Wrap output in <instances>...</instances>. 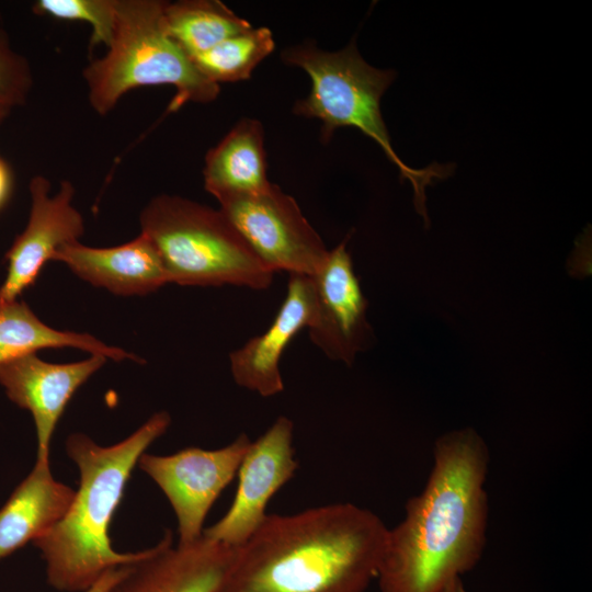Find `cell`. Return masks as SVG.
I'll return each instance as SVG.
<instances>
[{
    "label": "cell",
    "mask_w": 592,
    "mask_h": 592,
    "mask_svg": "<svg viewBox=\"0 0 592 592\" xmlns=\"http://www.w3.org/2000/svg\"><path fill=\"white\" fill-rule=\"evenodd\" d=\"M13 190V175L11 168L4 159L0 157V210L8 203Z\"/></svg>",
    "instance_id": "cell-24"
},
{
    "label": "cell",
    "mask_w": 592,
    "mask_h": 592,
    "mask_svg": "<svg viewBox=\"0 0 592 592\" xmlns=\"http://www.w3.org/2000/svg\"><path fill=\"white\" fill-rule=\"evenodd\" d=\"M163 21L170 37L190 59L252 29L247 20L218 0L164 2Z\"/></svg>",
    "instance_id": "cell-19"
},
{
    "label": "cell",
    "mask_w": 592,
    "mask_h": 592,
    "mask_svg": "<svg viewBox=\"0 0 592 592\" xmlns=\"http://www.w3.org/2000/svg\"><path fill=\"white\" fill-rule=\"evenodd\" d=\"M32 84L27 59L12 49L7 33L0 30V104L10 109L24 104Z\"/></svg>",
    "instance_id": "cell-22"
},
{
    "label": "cell",
    "mask_w": 592,
    "mask_h": 592,
    "mask_svg": "<svg viewBox=\"0 0 592 592\" xmlns=\"http://www.w3.org/2000/svg\"><path fill=\"white\" fill-rule=\"evenodd\" d=\"M282 59L304 69L311 79L309 94L295 102L294 113L321 121V139L328 141L337 128L354 127L372 138L413 187V204L428 227L425 187L435 179H445L453 164L431 163L424 169L407 166L392 148L380 112V99L396 78L391 69L367 64L357 50L355 38L343 49L326 52L314 43L283 50Z\"/></svg>",
    "instance_id": "cell-4"
},
{
    "label": "cell",
    "mask_w": 592,
    "mask_h": 592,
    "mask_svg": "<svg viewBox=\"0 0 592 592\" xmlns=\"http://www.w3.org/2000/svg\"><path fill=\"white\" fill-rule=\"evenodd\" d=\"M315 310L312 277L291 274L286 296L271 326L230 354L235 383L262 397L281 394L284 390L280 369L282 354L294 337L310 326Z\"/></svg>",
    "instance_id": "cell-14"
},
{
    "label": "cell",
    "mask_w": 592,
    "mask_h": 592,
    "mask_svg": "<svg viewBox=\"0 0 592 592\" xmlns=\"http://www.w3.org/2000/svg\"><path fill=\"white\" fill-rule=\"evenodd\" d=\"M12 109L0 104V124L5 119V117L10 114Z\"/></svg>",
    "instance_id": "cell-26"
},
{
    "label": "cell",
    "mask_w": 592,
    "mask_h": 592,
    "mask_svg": "<svg viewBox=\"0 0 592 592\" xmlns=\"http://www.w3.org/2000/svg\"><path fill=\"white\" fill-rule=\"evenodd\" d=\"M170 423L167 411L156 412L132 435L111 446H100L82 433L69 435L66 451L79 468V488L64 517L33 542L46 562L50 587L83 592L106 571L143 555L144 550H114L110 525L133 468Z\"/></svg>",
    "instance_id": "cell-3"
},
{
    "label": "cell",
    "mask_w": 592,
    "mask_h": 592,
    "mask_svg": "<svg viewBox=\"0 0 592 592\" xmlns=\"http://www.w3.org/2000/svg\"><path fill=\"white\" fill-rule=\"evenodd\" d=\"M205 190L217 201L265 191L264 132L254 118H241L205 157Z\"/></svg>",
    "instance_id": "cell-17"
},
{
    "label": "cell",
    "mask_w": 592,
    "mask_h": 592,
    "mask_svg": "<svg viewBox=\"0 0 592 592\" xmlns=\"http://www.w3.org/2000/svg\"><path fill=\"white\" fill-rule=\"evenodd\" d=\"M76 348L113 361L139 356L109 346L88 333L56 330L45 325L22 300L0 301V365L43 349Z\"/></svg>",
    "instance_id": "cell-18"
},
{
    "label": "cell",
    "mask_w": 592,
    "mask_h": 592,
    "mask_svg": "<svg viewBox=\"0 0 592 592\" xmlns=\"http://www.w3.org/2000/svg\"><path fill=\"white\" fill-rule=\"evenodd\" d=\"M388 527L350 502L267 514L239 547L218 592H366Z\"/></svg>",
    "instance_id": "cell-2"
},
{
    "label": "cell",
    "mask_w": 592,
    "mask_h": 592,
    "mask_svg": "<svg viewBox=\"0 0 592 592\" xmlns=\"http://www.w3.org/2000/svg\"><path fill=\"white\" fill-rule=\"evenodd\" d=\"M29 190V221L4 255L7 275L0 286V301L16 300L35 283L54 253L78 241L84 231L83 218L71 205L75 189L69 181H62L59 192L50 195L49 180L36 175Z\"/></svg>",
    "instance_id": "cell-10"
},
{
    "label": "cell",
    "mask_w": 592,
    "mask_h": 592,
    "mask_svg": "<svg viewBox=\"0 0 592 592\" xmlns=\"http://www.w3.org/2000/svg\"><path fill=\"white\" fill-rule=\"evenodd\" d=\"M490 455L470 428L440 436L426 483L388 528L376 580L380 592H443L480 561L487 537Z\"/></svg>",
    "instance_id": "cell-1"
},
{
    "label": "cell",
    "mask_w": 592,
    "mask_h": 592,
    "mask_svg": "<svg viewBox=\"0 0 592 592\" xmlns=\"http://www.w3.org/2000/svg\"><path fill=\"white\" fill-rule=\"evenodd\" d=\"M32 10L66 21H83L91 25L90 47L112 42L115 29V0H38Z\"/></svg>",
    "instance_id": "cell-21"
},
{
    "label": "cell",
    "mask_w": 592,
    "mask_h": 592,
    "mask_svg": "<svg viewBox=\"0 0 592 592\" xmlns=\"http://www.w3.org/2000/svg\"><path fill=\"white\" fill-rule=\"evenodd\" d=\"M75 493L55 480L49 459L37 458L0 509V560L53 528L68 511Z\"/></svg>",
    "instance_id": "cell-16"
},
{
    "label": "cell",
    "mask_w": 592,
    "mask_h": 592,
    "mask_svg": "<svg viewBox=\"0 0 592 592\" xmlns=\"http://www.w3.org/2000/svg\"><path fill=\"white\" fill-rule=\"evenodd\" d=\"M250 442L240 434L217 449L190 446L171 455L140 456L139 468L159 486L175 513L179 544L203 536L206 515L237 476Z\"/></svg>",
    "instance_id": "cell-8"
},
{
    "label": "cell",
    "mask_w": 592,
    "mask_h": 592,
    "mask_svg": "<svg viewBox=\"0 0 592 592\" xmlns=\"http://www.w3.org/2000/svg\"><path fill=\"white\" fill-rule=\"evenodd\" d=\"M350 235L329 250L325 264L312 275L316 310L308 327L310 341L327 357L351 366L372 339L367 300L346 249Z\"/></svg>",
    "instance_id": "cell-11"
},
{
    "label": "cell",
    "mask_w": 592,
    "mask_h": 592,
    "mask_svg": "<svg viewBox=\"0 0 592 592\" xmlns=\"http://www.w3.org/2000/svg\"><path fill=\"white\" fill-rule=\"evenodd\" d=\"M52 260L64 262L80 278L121 296L147 295L169 283L157 248L143 232L111 248L67 243Z\"/></svg>",
    "instance_id": "cell-15"
},
{
    "label": "cell",
    "mask_w": 592,
    "mask_h": 592,
    "mask_svg": "<svg viewBox=\"0 0 592 592\" xmlns=\"http://www.w3.org/2000/svg\"><path fill=\"white\" fill-rule=\"evenodd\" d=\"M274 47L271 30L252 27L221 41L191 60L212 82H235L249 79L253 69Z\"/></svg>",
    "instance_id": "cell-20"
},
{
    "label": "cell",
    "mask_w": 592,
    "mask_h": 592,
    "mask_svg": "<svg viewBox=\"0 0 592 592\" xmlns=\"http://www.w3.org/2000/svg\"><path fill=\"white\" fill-rule=\"evenodd\" d=\"M294 424L278 417L250 445L237 471L238 487L227 512L203 536L237 548L266 517L273 496L295 475L298 463L293 446Z\"/></svg>",
    "instance_id": "cell-9"
},
{
    "label": "cell",
    "mask_w": 592,
    "mask_h": 592,
    "mask_svg": "<svg viewBox=\"0 0 592 592\" xmlns=\"http://www.w3.org/2000/svg\"><path fill=\"white\" fill-rule=\"evenodd\" d=\"M105 361L92 354L83 361L54 364L31 353L0 365V385L8 398L33 415L37 458L49 459L50 440L67 403Z\"/></svg>",
    "instance_id": "cell-13"
},
{
    "label": "cell",
    "mask_w": 592,
    "mask_h": 592,
    "mask_svg": "<svg viewBox=\"0 0 592 592\" xmlns=\"http://www.w3.org/2000/svg\"><path fill=\"white\" fill-rule=\"evenodd\" d=\"M235 548L202 536L173 545L167 532L153 547L127 565L111 592H218L231 566Z\"/></svg>",
    "instance_id": "cell-12"
},
{
    "label": "cell",
    "mask_w": 592,
    "mask_h": 592,
    "mask_svg": "<svg viewBox=\"0 0 592 592\" xmlns=\"http://www.w3.org/2000/svg\"><path fill=\"white\" fill-rule=\"evenodd\" d=\"M218 202L220 212L274 273L312 276L325 264L329 250L323 240L297 202L277 185Z\"/></svg>",
    "instance_id": "cell-7"
},
{
    "label": "cell",
    "mask_w": 592,
    "mask_h": 592,
    "mask_svg": "<svg viewBox=\"0 0 592 592\" xmlns=\"http://www.w3.org/2000/svg\"><path fill=\"white\" fill-rule=\"evenodd\" d=\"M443 592H466L462 578L453 580Z\"/></svg>",
    "instance_id": "cell-25"
},
{
    "label": "cell",
    "mask_w": 592,
    "mask_h": 592,
    "mask_svg": "<svg viewBox=\"0 0 592 592\" xmlns=\"http://www.w3.org/2000/svg\"><path fill=\"white\" fill-rule=\"evenodd\" d=\"M127 565L106 571L91 588L83 592H111L114 585L125 574Z\"/></svg>",
    "instance_id": "cell-23"
},
{
    "label": "cell",
    "mask_w": 592,
    "mask_h": 592,
    "mask_svg": "<svg viewBox=\"0 0 592 592\" xmlns=\"http://www.w3.org/2000/svg\"><path fill=\"white\" fill-rule=\"evenodd\" d=\"M163 1L115 0V29L107 53L83 70L93 110L105 115L128 91L169 84L174 112L187 102L208 103L220 87L205 78L168 34Z\"/></svg>",
    "instance_id": "cell-5"
},
{
    "label": "cell",
    "mask_w": 592,
    "mask_h": 592,
    "mask_svg": "<svg viewBox=\"0 0 592 592\" xmlns=\"http://www.w3.org/2000/svg\"><path fill=\"white\" fill-rule=\"evenodd\" d=\"M140 225L162 259L169 283L265 289L273 282L274 272L220 209L159 195L141 212Z\"/></svg>",
    "instance_id": "cell-6"
}]
</instances>
